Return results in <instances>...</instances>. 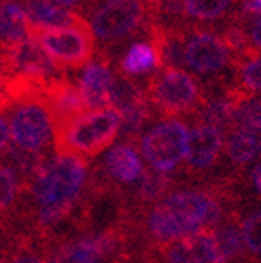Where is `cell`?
Wrapping results in <instances>:
<instances>
[{"mask_svg":"<svg viewBox=\"0 0 261 263\" xmlns=\"http://www.w3.org/2000/svg\"><path fill=\"white\" fill-rule=\"evenodd\" d=\"M223 148V130L212 126V124L201 123L197 126H194V130L188 134L184 161L194 168H208V166H212L216 163Z\"/></svg>","mask_w":261,"mask_h":263,"instance_id":"13","label":"cell"},{"mask_svg":"<svg viewBox=\"0 0 261 263\" xmlns=\"http://www.w3.org/2000/svg\"><path fill=\"white\" fill-rule=\"evenodd\" d=\"M121 134V117L114 108L84 110L55 128L57 154L94 157L106 150Z\"/></svg>","mask_w":261,"mask_h":263,"instance_id":"2","label":"cell"},{"mask_svg":"<svg viewBox=\"0 0 261 263\" xmlns=\"http://www.w3.org/2000/svg\"><path fill=\"white\" fill-rule=\"evenodd\" d=\"M9 126H8V121L4 117H0V152H4L8 150L9 146Z\"/></svg>","mask_w":261,"mask_h":263,"instance_id":"31","label":"cell"},{"mask_svg":"<svg viewBox=\"0 0 261 263\" xmlns=\"http://www.w3.org/2000/svg\"><path fill=\"white\" fill-rule=\"evenodd\" d=\"M0 263H4V261H2V254H0Z\"/></svg>","mask_w":261,"mask_h":263,"instance_id":"36","label":"cell"},{"mask_svg":"<svg viewBox=\"0 0 261 263\" xmlns=\"http://www.w3.org/2000/svg\"><path fill=\"white\" fill-rule=\"evenodd\" d=\"M243 11L250 13V15L261 13V0H245L243 2Z\"/></svg>","mask_w":261,"mask_h":263,"instance_id":"34","label":"cell"},{"mask_svg":"<svg viewBox=\"0 0 261 263\" xmlns=\"http://www.w3.org/2000/svg\"><path fill=\"white\" fill-rule=\"evenodd\" d=\"M188 126L177 119H168L152 126L141 137V154L152 166L161 174L176 170L187 156Z\"/></svg>","mask_w":261,"mask_h":263,"instance_id":"5","label":"cell"},{"mask_svg":"<svg viewBox=\"0 0 261 263\" xmlns=\"http://www.w3.org/2000/svg\"><path fill=\"white\" fill-rule=\"evenodd\" d=\"M241 82L249 91L261 93V55L247 61L241 68Z\"/></svg>","mask_w":261,"mask_h":263,"instance_id":"29","label":"cell"},{"mask_svg":"<svg viewBox=\"0 0 261 263\" xmlns=\"http://www.w3.org/2000/svg\"><path fill=\"white\" fill-rule=\"evenodd\" d=\"M148 114H150V110H148V101L121 111V114H119V117H121V134H123L124 137L137 136L139 132L144 128Z\"/></svg>","mask_w":261,"mask_h":263,"instance_id":"25","label":"cell"},{"mask_svg":"<svg viewBox=\"0 0 261 263\" xmlns=\"http://www.w3.org/2000/svg\"><path fill=\"white\" fill-rule=\"evenodd\" d=\"M239 101L234 97H219L212 99L204 103L201 115H203V123L212 124V126L223 130V126L234 123V114H236V106Z\"/></svg>","mask_w":261,"mask_h":263,"instance_id":"22","label":"cell"},{"mask_svg":"<svg viewBox=\"0 0 261 263\" xmlns=\"http://www.w3.org/2000/svg\"><path fill=\"white\" fill-rule=\"evenodd\" d=\"M114 73L104 62L90 61L79 79V93L86 110H101L110 108L111 88H114Z\"/></svg>","mask_w":261,"mask_h":263,"instance_id":"12","label":"cell"},{"mask_svg":"<svg viewBox=\"0 0 261 263\" xmlns=\"http://www.w3.org/2000/svg\"><path fill=\"white\" fill-rule=\"evenodd\" d=\"M4 2H11V0H4Z\"/></svg>","mask_w":261,"mask_h":263,"instance_id":"37","label":"cell"},{"mask_svg":"<svg viewBox=\"0 0 261 263\" xmlns=\"http://www.w3.org/2000/svg\"><path fill=\"white\" fill-rule=\"evenodd\" d=\"M29 37L41 44L59 68L86 66L94 57V35L84 21L53 29H29Z\"/></svg>","mask_w":261,"mask_h":263,"instance_id":"4","label":"cell"},{"mask_svg":"<svg viewBox=\"0 0 261 263\" xmlns=\"http://www.w3.org/2000/svg\"><path fill=\"white\" fill-rule=\"evenodd\" d=\"M18 192V172L13 164H0V214L4 212Z\"/></svg>","mask_w":261,"mask_h":263,"instance_id":"27","label":"cell"},{"mask_svg":"<svg viewBox=\"0 0 261 263\" xmlns=\"http://www.w3.org/2000/svg\"><path fill=\"white\" fill-rule=\"evenodd\" d=\"M106 172L119 183H135L143 176V159L130 144H115L104 159Z\"/></svg>","mask_w":261,"mask_h":263,"instance_id":"17","label":"cell"},{"mask_svg":"<svg viewBox=\"0 0 261 263\" xmlns=\"http://www.w3.org/2000/svg\"><path fill=\"white\" fill-rule=\"evenodd\" d=\"M250 183H252L254 190L261 196V164L254 166L252 172H250Z\"/></svg>","mask_w":261,"mask_h":263,"instance_id":"33","label":"cell"},{"mask_svg":"<svg viewBox=\"0 0 261 263\" xmlns=\"http://www.w3.org/2000/svg\"><path fill=\"white\" fill-rule=\"evenodd\" d=\"M250 42H252L254 48L261 49V16L250 28Z\"/></svg>","mask_w":261,"mask_h":263,"instance_id":"32","label":"cell"},{"mask_svg":"<svg viewBox=\"0 0 261 263\" xmlns=\"http://www.w3.org/2000/svg\"><path fill=\"white\" fill-rule=\"evenodd\" d=\"M115 251V238L110 234L81 236L61 243L49 252L48 263H104Z\"/></svg>","mask_w":261,"mask_h":263,"instance_id":"11","label":"cell"},{"mask_svg":"<svg viewBox=\"0 0 261 263\" xmlns=\"http://www.w3.org/2000/svg\"><path fill=\"white\" fill-rule=\"evenodd\" d=\"M166 263H217L216 247L210 232L188 236L170 243L164 254Z\"/></svg>","mask_w":261,"mask_h":263,"instance_id":"15","label":"cell"},{"mask_svg":"<svg viewBox=\"0 0 261 263\" xmlns=\"http://www.w3.org/2000/svg\"><path fill=\"white\" fill-rule=\"evenodd\" d=\"M49 2L59 6V8L66 9V8H73V6H77L79 2H82V0H49Z\"/></svg>","mask_w":261,"mask_h":263,"instance_id":"35","label":"cell"},{"mask_svg":"<svg viewBox=\"0 0 261 263\" xmlns=\"http://www.w3.org/2000/svg\"><path fill=\"white\" fill-rule=\"evenodd\" d=\"M234 123L249 124V123H261V95L239 101L234 114Z\"/></svg>","mask_w":261,"mask_h":263,"instance_id":"28","label":"cell"},{"mask_svg":"<svg viewBox=\"0 0 261 263\" xmlns=\"http://www.w3.org/2000/svg\"><path fill=\"white\" fill-rule=\"evenodd\" d=\"M243 247L252 254L261 256V210L249 214L239 229Z\"/></svg>","mask_w":261,"mask_h":263,"instance_id":"26","label":"cell"},{"mask_svg":"<svg viewBox=\"0 0 261 263\" xmlns=\"http://www.w3.org/2000/svg\"><path fill=\"white\" fill-rule=\"evenodd\" d=\"M42 101L48 106L51 119H53V132L57 126L64 124L66 121L73 119L75 115L82 114L86 110L82 104L79 88L73 86L71 82L53 79L44 86L42 91Z\"/></svg>","mask_w":261,"mask_h":263,"instance_id":"14","label":"cell"},{"mask_svg":"<svg viewBox=\"0 0 261 263\" xmlns=\"http://www.w3.org/2000/svg\"><path fill=\"white\" fill-rule=\"evenodd\" d=\"M227 156L232 163L247 164L261 156V123L237 124L225 143Z\"/></svg>","mask_w":261,"mask_h":263,"instance_id":"16","label":"cell"},{"mask_svg":"<svg viewBox=\"0 0 261 263\" xmlns=\"http://www.w3.org/2000/svg\"><path fill=\"white\" fill-rule=\"evenodd\" d=\"M4 73H16L41 82H49L53 79H59V66L48 57V53L33 37H26L24 41L16 42L9 48H4Z\"/></svg>","mask_w":261,"mask_h":263,"instance_id":"9","label":"cell"},{"mask_svg":"<svg viewBox=\"0 0 261 263\" xmlns=\"http://www.w3.org/2000/svg\"><path fill=\"white\" fill-rule=\"evenodd\" d=\"M159 66L157 49L150 42H135L123 57L121 68L126 75H143Z\"/></svg>","mask_w":261,"mask_h":263,"instance_id":"20","label":"cell"},{"mask_svg":"<svg viewBox=\"0 0 261 263\" xmlns=\"http://www.w3.org/2000/svg\"><path fill=\"white\" fill-rule=\"evenodd\" d=\"M230 59V49L214 33H194L184 44V64L199 75L221 71Z\"/></svg>","mask_w":261,"mask_h":263,"instance_id":"10","label":"cell"},{"mask_svg":"<svg viewBox=\"0 0 261 263\" xmlns=\"http://www.w3.org/2000/svg\"><path fill=\"white\" fill-rule=\"evenodd\" d=\"M183 11L196 21H216L229 11L234 0H181Z\"/></svg>","mask_w":261,"mask_h":263,"instance_id":"23","label":"cell"},{"mask_svg":"<svg viewBox=\"0 0 261 263\" xmlns=\"http://www.w3.org/2000/svg\"><path fill=\"white\" fill-rule=\"evenodd\" d=\"M210 234H212L214 247H216L217 263H230L245 249L241 232L236 225H223L219 229L210 230Z\"/></svg>","mask_w":261,"mask_h":263,"instance_id":"21","label":"cell"},{"mask_svg":"<svg viewBox=\"0 0 261 263\" xmlns=\"http://www.w3.org/2000/svg\"><path fill=\"white\" fill-rule=\"evenodd\" d=\"M9 137L16 148L41 154L53 137V119L42 97L26 99L9 111Z\"/></svg>","mask_w":261,"mask_h":263,"instance_id":"6","label":"cell"},{"mask_svg":"<svg viewBox=\"0 0 261 263\" xmlns=\"http://www.w3.org/2000/svg\"><path fill=\"white\" fill-rule=\"evenodd\" d=\"M143 21V0H104L91 15L90 29L101 41H115L135 33Z\"/></svg>","mask_w":261,"mask_h":263,"instance_id":"8","label":"cell"},{"mask_svg":"<svg viewBox=\"0 0 261 263\" xmlns=\"http://www.w3.org/2000/svg\"><path fill=\"white\" fill-rule=\"evenodd\" d=\"M148 101L166 115L188 111L199 99V86L187 71L164 68L148 86Z\"/></svg>","mask_w":261,"mask_h":263,"instance_id":"7","label":"cell"},{"mask_svg":"<svg viewBox=\"0 0 261 263\" xmlns=\"http://www.w3.org/2000/svg\"><path fill=\"white\" fill-rule=\"evenodd\" d=\"M223 218V209L212 196L199 190H177L150 210L146 227L150 236L159 243L177 239L214 229Z\"/></svg>","mask_w":261,"mask_h":263,"instance_id":"1","label":"cell"},{"mask_svg":"<svg viewBox=\"0 0 261 263\" xmlns=\"http://www.w3.org/2000/svg\"><path fill=\"white\" fill-rule=\"evenodd\" d=\"M168 189V177L166 174H161L157 170H146L143 172L139 179L137 194L143 201H159L164 197V192Z\"/></svg>","mask_w":261,"mask_h":263,"instance_id":"24","label":"cell"},{"mask_svg":"<svg viewBox=\"0 0 261 263\" xmlns=\"http://www.w3.org/2000/svg\"><path fill=\"white\" fill-rule=\"evenodd\" d=\"M29 37V21L24 6L0 2V48H9Z\"/></svg>","mask_w":261,"mask_h":263,"instance_id":"19","label":"cell"},{"mask_svg":"<svg viewBox=\"0 0 261 263\" xmlns=\"http://www.w3.org/2000/svg\"><path fill=\"white\" fill-rule=\"evenodd\" d=\"M4 263H48V261L35 251H18L9 256V259Z\"/></svg>","mask_w":261,"mask_h":263,"instance_id":"30","label":"cell"},{"mask_svg":"<svg viewBox=\"0 0 261 263\" xmlns=\"http://www.w3.org/2000/svg\"><path fill=\"white\" fill-rule=\"evenodd\" d=\"M88 168L82 157L57 154L44 161L31 177V196L39 209H73L86 185Z\"/></svg>","mask_w":261,"mask_h":263,"instance_id":"3","label":"cell"},{"mask_svg":"<svg viewBox=\"0 0 261 263\" xmlns=\"http://www.w3.org/2000/svg\"><path fill=\"white\" fill-rule=\"evenodd\" d=\"M24 9L29 21V29L66 28L82 21L79 15L51 4L49 0H26Z\"/></svg>","mask_w":261,"mask_h":263,"instance_id":"18","label":"cell"}]
</instances>
